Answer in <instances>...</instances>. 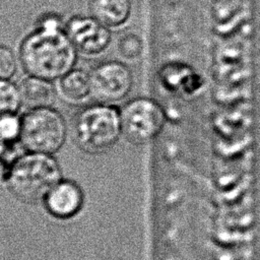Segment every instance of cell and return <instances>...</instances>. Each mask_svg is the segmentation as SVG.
Returning <instances> with one entry per match:
<instances>
[{
	"label": "cell",
	"mask_w": 260,
	"mask_h": 260,
	"mask_svg": "<svg viewBox=\"0 0 260 260\" xmlns=\"http://www.w3.org/2000/svg\"><path fill=\"white\" fill-rule=\"evenodd\" d=\"M64 26L58 15L46 14L22 40L18 59L28 75L54 81L74 68L78 53Z\"/></svg>",
	"instance_id": "cell-1"
},
{
	"label": "cell",
	"mask_w": 260,
	"mask_h": 260,
	"mask_svg": "<svg viewBox=\"0 0 260 260\" xmlns=\"http://www.w3.org/2000/svg\"><path fill=\"white\" fill-rule=\"evenodd\" d=\"M61 168L53 154L27 151L18 156L8 173V187L20 200L44 201L62 178Z\"/></svg>",
	"instance_id": "cell-2"
},
{
	"label": "cell",
	"mask_w": 260,
	"mask_h": 260,
	"mask_svg": "<svg viewBox=\"0 0 260 260\" xmlns=\"http://www.w3.org/2000/svg\"><path fill=\"white\" fill-rule=\"evenodd\" d=\"M73 138L77 146L88 153L111 149L122 135L120 110L115 105L84 106L72 122Z\"/></svg>",
	"instance_id": "cell-3"
},
{
	"label": "cell",
	"mask_w": 260,
	"mask_h": 260,
	"mask_svg": "<svg viewBox=\"0 0 260 260\" xmlns=\"http://www.w3.org/2000/svg\"><path fill=\"white\" fill-rule=\"evenodd\" d=\"M66 137V121L52 106L31 108L21 117L19 140L27 151L53 154L62 148Z\"/></svg>",
	"instance_id": "cell-4"
},
{
	"label": "cell",
	"mask_w": 260,
	"mask_h": 260,
	"mask_svg": "<svg viewBox=\"0 0 260 260\" xmlns=\"http://www.w3.org/2000/svg\"><path fill=\"white\" fill-rule=\"evenodd\" d=\"M122 135L134 144H144L156 137L164 128L166 115L157 102L135 98L120 110Z\"/></svg>",
	"instance_id": "cell-5"
},
{
	"label": "cell",
	"mask_w": 260,
	"mask_h": 260,
	"mask_svg": "<svg viewBox=\"0 0 260 260\" xmlns=\"http://www.w3.org/2000/svg\"><path fill=\"white\" fill-rule=\"evenodd\" d=\"M93 100L115 105L124 101L133 88L134 78L129 66L122 61L107 60L89 72Z\"/></svg>",
	"instance_id": "cell-6"
},
{
	"label": "cell",
	"mask_w": 260,
	"mask_h": 260,
	"mask_svg": "<svg viewBox=\"0 0 260 260\" xmlns=\"http://www.w3.org/2000/svg\"><path fill=\"white\" fill-rule=\"evenodd\" d=\"M64 28L77 53L86 58L103 55L112 43V30L91 15L72 16Z\"/></svg>",
	"instance_id": "cell-7"
},
{
	"label": "cell",
	"mask_w": 260,
	"mask_h": 260,
	"mask_svg": "<svg viewBox=\"0 0 260 260\" xmlns=\"http://www.w3.org/2000/svg\"><path fill=\"white\" fill-rule=\"evenodd\" d=\"M48 211L57 218H70L76 215L83 203V194L78 185L61 180L48 193L44 200Z\"/></svg>",
	"instance_id": "cell-8"
},
{
	"label": "cell",
	"mask_w": 260,
	"mask_h": 260,
	"mask_svg": "<svg viewBox=\"0 0 260 260\" xmlns=\"http://www.w3.org/2000/svg\"><path fill=\"white\" fill-rule=\"evenodd\" d=\"M57 96L71 106H86L93 99L89 72L81 68H73L61 78L56 84Z\"/></svg>",
	"instance_id": "cell-9"
},
{
	"label": "cell",
	"mask_w": 260,
	"mask_h": 260,
	"mask_svg": "<svg viewBox=\"0 0 260 260\" xmlns=\"http://www.w3.org/2000/svg\"><path fill=\"white\" fill-rule=\"evenodd\" d=\"M90 15L111 30L124 27L131 17V0H90Z\"/></svg>",
	"instance_id": "cell-10"
},
{
	"label": "cell",
	"mask_w": 260,
	"mask_h": 260,
	"mask_svg": "<svg viewBox=\"0 0 260 260\" xmlns=\"http://www.w3.org/2000/svg\"><path fill=\"white\" fill-rule=\"evenodd\" d=\"M18 85L22 103L29 109L51 107L57 96L56 86L44 78L28 75Z\"/></svg>",
	"instance_id": "cell-11"
},
{
	"label": "cell",
	"mask_w": 260,
	"mask_h": 260,
	"mask_svg": "<svg viewBox=\"0 0 260 260\" xmlns=\"http://www.w3.org/2000/svg\"><path fill=\"white\" fill-rule=\"evenodd\" d=\"M22 104L19 85L8 79L0 80V116L17 113Z\"/></svg>",
	"instance_id": "cell-12"
},
{
	"label": "cell",
	"mask_w": 260,
	"mask_h": 260,
	"mask_svg": "<svg viewBox=\"0 0 260 260\" xmlns=\"http://www.w3.org/2000/svg\"><path fill=\"white\" fill-rule=\"evenodd\" d=\"M117 50L124 61L135 62L142 54L143 44L138 35L134 32H126L118 40Z\"/></svg>",
	"instance_id": "cell-13"
},
{
	"label": "cell",
	"mask_w": 260,
	"mask_h": 260,
	"mask_svg": "<svg viewBox=\"0 0 260 260\" xmlns=\"http://www.w3.org/2000/svg\"><path fill=\"white\" fill-rule=\"evenodd\" d=\"M21 117L17 113H9L0 116V137L7 142H13L20 138Z\"/></svg>",
	"instance_id": "cell-14"
},
{
	"label": "cell",
	"mask_w": 260,
	"mask_h": 260,
	"mask_svg": "<svg viewBox=\"0 0 260 260\" xmlns=\"http://www.w3.org/2000/svg\"><path fill=\"white\" fill-rule=\"evenodd\" d=\"M17 69L18 60L14 52L8 46L0 44V80H11Z\"/></svg>",
	"instance_id": "cell-15"
},
{
	"label": "cell",
	"mask_w": 260,
	"mask_h": 260,
	"mask_svg": "<svg viewBox=\"0 0 260 260\" xmlns=\"http://www.w3.org/2000/svg\"><path fill=\"white\" fill-rule=\"evenodd\" d=\"M4 147H5V142L0 137V156L3 153V151H4Z\"/></svg>",
	"instance_id": "cell-16"
}]
</instances>
